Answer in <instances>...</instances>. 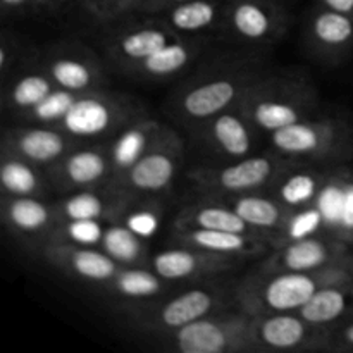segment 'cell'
<instances>
[{"label": "cell", "mask_w": 353, "mask_h": 353, "mask_svg": "<svg viewBox=\"0 0 353 353\" xmlns=\"http://www.w3.org/2000/svg\"><path fill=\"white\" fill-rule=\"evenodd\" d=\"M268 72L264 62L250 57L221 61L196 72L176 88L168 109L176 121L193 130L210 117L238 109L245 93Z\"/></svg>", "instance_id": "6da1fadb"}, {"label": "cell", "mask_w": 353, "mask_h": 353, "mask_svg": "<svg viewBox=\"0 0 353 353\" xmlns=\"http://www.w3.org/2000/svg\"><path fill=\"white\" fill-rule=\"evenodd\" d=\"M353 281L352 261L338 262L319 271H262L247 276L234 290L238 309L250 316L299 312L314 293L330 285Z\"/></svg>", "instance_id": "7a4b0ae2"}, {"label": "cell", "mask_w": 353, "mask_h": 353, "mask_svg": "<svg viewBox=\"0 0 353 353\" xmlns=\"http://www.w3.org/2000/svg\"><path fill=\"white\" fill-rule=\"evenodd\" d=\"M317 90L303 74L265 72L241 99L238 110L257 133L274 131L316 116Z\"/></svg>", "instance_id": "3957f363"}, {"label": "cell", "mask_w": 353, "mask_h": 353, "mask_svg": "<svg viewBox=\"0 0 353 353\" xmlns=\"http://www.w3.org/2000/svg\"><path fill=\"white\" fill-rule=\"evenodd\" d=\"M271 152L295 164L334 162L353 154V126L343 117H309L269 134Z\"/></svg>", "instance_id": "277c9868"}, {"label": "cell", "mask_w": 353, "mask_h": 353, "mask_svg": "<svg viewBox=\"0 0 353 353\" xmlns=\"http://www.w3.org/2000/svg\"><path fill=\"white\" fill-rule=\"evenodd\" d=\"M296 165L274 152L230 161L219 165H200L188 172L190 181L202 195L230 196L271 190L274 183Z\"/></svg>", "instance_id": "5b68a950"}, {"label": "cell", "mask_w": 353, "mask_h": 353, "mask_svg": "<svg viewBox=\"0 0 353 353\" xmlns=\"http://www.w3.org/2000/svg\"><path fill=\"white\" fill-rule=\"evenodd\" d=\"M252 316L245 310H219L168 333L179 353H254Z\"/></svg>", "instance_id": "8992f818"}, {"label": "cell", "mask_w": 353, "mask_h": 353, "mask_svg": "<svg viewBox=\"0 0 353 353\" xmlns=\"http://www.w3.org/2000/svg\"><path fill=\"white\" fill-rule=\"evenodd\" d=\"M140 114V109L131 99L100 88L79 93L78 100L59 128L78 141L97 140L114 137L121 128Z\"/></svg>", "instance_id": "52a82bcc"}, {"label": "cell", "mask_w": 353, "mask_h": 353, "mask_svg": "<svg viewBox=\"0 0 353 353\" xmlns=\"http://www.w3.org/2000/svg\"><path fill=\"white\" fill-rule=\"evenodd\" d=\"M185 161V147L181 138L169 128L154 141L143 157L112 185L131 196L155 195L172 186Z\"/></svg>", "instance_id": "ba28073f"}, {"label": "cell", "mask_w": 353, "mask_h": 353, "mask_svg": "<svg viewBox=\"0 0 353 353\" xmlns=\"http://www.w3.org/2000/svg\"><path fill=\"white\" fill-rule=\"evenodd\" d=\"M254 352L330 350L331 327L310 324L299 312H271L252 316Z\"/></svg>", "instance_id": "9c48e42d"}, {"label": "cell", "mask_w": 353, "mask_h": 353, "mask_svg": "<svg viewBox=\"0 0 353 353\" xmlns=\"http://www.w3.org/2000/svg\"><path fill=\"white\" fill-rule=\"evenodd\" d=\"M224 30L241 43H278L288 30V14L276 0H228Z\"/></svg>", "instance_id": "30bf717a"}, {"label": "cell", "mask_w": 353, "mask_h": 353, "mask_svg": "<svg viewBox=\"0 0 353 353\" xmlns=\"http://www.w3.org/2000/svg\"><path fill=\"white\" fill-rule=\"evenodd\" d=\"M54 190L64 193L112 185L114 169L107 148L76 145L47 171Z\"/></svg>", "instance_id": "8fae6325"}, {"label": "cell", "mask_w": 353, "mask_h": 353, "mask_svg": "<svg viewBox=\"0 0 353 353\" xmlns=\"http://www.w3.org/2000/svg\"><path fill=\"white\" fill-rule=\"evenodd\" d=\"M226 303V293L216 286H195L148 310L143 326L168 334L209 314L224 310Z\"/></svg>", "instance_id": "7c38bea8"}, {"label": "cell", "mask_w": 353, "mask_h": 353, "mask_svg": "<svg viewBox=\"0 0 353 353\" xmlns=\"http://www.w3.org/2000/svg\"><path fill=\"white\" fill-rule=\"evenodd\" d=\"M240 259L214 254L202 248L178 245L159 252L148 261V268L168 283L196 281L233 271Z\"/></svg>", "instance_id": "4fadbf2b"}, {"label": "cell", "mask_w": 353, "mask_h": 353, "mask_svg": "<svg viewBox=\"0 0 353 353\" xmlns=\"http://www.w3.org/2000/svg\"><path fill=\"white\" fill-rule=\"evenodd\" d=\"M347 241L338 236H314L286 241L261 264L262 271H319L348 261Z\"/></svg>", "instance_id": "5bb4252c"}, {"label": "cell", "mask_w": 353, "mask_h": 353, "mask_svg": "<svg viewBox=\"0 0 353 353\" xmlns=\"http://www.w3.org/2000/svg\"><path fill=\"white\" fill-rule=\"evenodd\" d=\"M43 69L55 86L76 93L93 92L105 86V71L100 59L85 45L64 43L48 52Z\"/></svg>", "instance_id": "9a60e30c"}, {"label": "cell", "mask_w": 353, "mask_h": 353, "mask_svg": "<svg viewBox=\"0 0 353 353\" xmlns=\"http://www.w3.org/2000/svg\"><path fill=\"white\" fill-rule=\"evenodd\" d=\"M78 143V140L59 126L28 124L6 130L2 150L19 155L31 164L48 171Z\"/></svg>", "instance_id": "2e32d148"}, {"label": "cell", "mask_w": 353, "mask_h": 353, "mask_svg": "<svg viewBox=\"0 0 353 353\" xmlns=\"http://www.w3.org/2000/svg\"><path fill=\"white\" fill-rule=\"evenodd\" d=\"M155 17V16H154ZM183 34L174 33L161 19H148L123 26L107 40V54L123 71L130 72L134 65L164 48Z\"/></svg>", "instance_id": "e0dca14e"}, {"label": "cell", "mask_w": 353, "mask_h": 353, "mask_svg": "<svg viewBox=\"0 0 353 353\" xmlns=\"http://www.w3.org/2000/svg\"><path fill=\"white\" fill-rule=\"evenodd\" d=\"M2 221L10 234L24 241H43L45 247L61 224L55 203L41 196L3 195Z\"/></svg>", "instance_id": "ac0fdd59"}, {"label": "cell", "mask_w": 353, "mask_h": 353, "mask_svg": "<svg viewBox=\"0 0 353 353\" xmlns=\"http://www.w3.org/2000/svg\"><path fill=\"white\" fill-rule=\"evenodd\" d=\"M305 43L321 61H345L353 52V16L316 6L307 17Z\"/></svg>", "instance_id": "d6986e66"}, {"label": "cell", "mask_w": 353, "mask_h": 353, "mask_svg": "<svg viewBox=\"0 0 353 353\" xmlns=\"http://www.w3.org/2000/svg\"><path fill=\"white\" fill-rule=\"evenodd\" d=\"M192 131L205 147L228 161L254 154V134L257 131L238 109L217 114Z\"/></svg>", "instance_id": "ffe728a7"}, {"label": "cell", "mask_w": 353, "mask_h": 353, "mask_svg": "<svg viewBox=\"0 0 353 353\" xmlns=\"http://www.w3.org/2000/svg\"><path fill=\"white\" fill-rule=\"evenodd\" d=\"M45 257L54 268L81 281L105 285L116 276L121 265L102 248L54 241L45 247Z\"/></svg>", "instance_id": "44dd1931"}, {"label": "cell", "mask_w": 353, "mask_h": 353, "mask_svg": "<svg viewBox=\"0 0 353 353\" xmlns=\"http://www.w3.org/2000/svg\"><path fill=\"white\" fill-rule=\"evenodd\" d=\"M134 196L112 188H90L68 193L62 200L55 203L59 219H99L103 223H117L124 217L126 210L133 203Z\"/></svg>", "instance_id": "7402d4cb"}, {"label": "cell", "mask_w": 353, "mask_h": 353, "mask_svg": "<svg viewBox=\"0 0 353 353\" xmlns=\"http://www.w3.org/2000/svg\"><path fill=\"white\" fill-rule=\"evenodd\" d=\"M164 128V124L159 121L140 114L131 119L126 126L121 128L114 137H110L109 147L105 148L114 169L112 185L143 157L145 152L161 137Z\"/></svg>", "instance_id": "603a6c76"}, {"label": "cell", "mask_w": 353, "mask_h": 353, "mask_svg": "<svg viewBox=\"0 0 353 353\" xmlns=\"http://www.w3.org/2000/svg\"><path fill=\"white\" fill-rule=\"evenodd\" d=\"M217 199L230 205L248 226L254 228L262 236L269 238L274 245L278 243L279 233L292 212L278 199L272 195H264L262 192L217 196Z\"/></svg>", "instance_id": "cb8c5ba5"}, {"label": "cell", "mask_w": 353, "mask_h": 353, "mask_svg": "<svg viewBox=\"0 0 353 353\" xmlns=\"http://www.w3.org/2000/svg\"><path fill=\"white\" fill-rule=\"evenodd\" d=\"M174 240L178 245L202 248L214 254L230 255L240 261L250 257H259L265 252V245L271 243L265 238L254 234L233 233V231H214V230H172Z\"/></svg>", "instance_id": "d4e9b609"}, {"label": "cell", "mask_w": 353, "mask_h": 353, "mask_svg": "<svg viewBox=\"0 0 353 353\" xmlns=\"http://www.w3.org/2000/svg\"><path fill=\"white\" fill-rule=\"evenodd\" d=\"M172 230L233 231V233H245L254 234V236L259 238H265L261 233H257L254 228L248 226L223 200L210 195H203V200L192 203V205H186L176 216ZM265 240H269V238H265Z\"/></svg>", "instance_id": "484cf974"}, {"label": "cell", "mask_w": 353, "mask_h": 353, "mask_svg": "<svg viewBox=\"0 0 353 353\" xmlns=\"http://www.w3.org/2000/svg\"><path fill=\"white\" fill-rule=\"evenodd\" d=\"M226 3L228 0H188L169 7L164 12L155 14V17L174 33L195 38L224 26Z\"/></svg>", "instance_id": "4316f807"}, {"label": "cell", "mask_w": 353, "mask_h": 353, "mask_svg": "<svg viewBox=\"0 0 353 353\" xmlns=\"http://www.w3.org/2000/svg\"><path fill=\"white\" fill-rule=\"evenodd\" d=\"M290 168L272 186V196L278 199L288 210L314 205L326 186L331 172L316 171L310 168Z\"/></svg>", "instance_id": "83f0119b"}, {"label": "cell", "mask_w": 353, "mask_h": 353, "mask_svg": "<svg viewBox=\"0 0 353 353\" xmlns=\"http://www.w3.org/2000/svg\"><path fill=\"white\" fill-rule=\"evenodd\" d=\"M200 50H202V43L193 37H179L150 55L147 61L134 65L130 72L148 79L174 78L193 64Z\"/></svg>", "instance_id": "f1b7e54d"}, {"label": "cell", "mask_w": 353, "mask_h": 353, "mask_svg": "<svg viewBox=\"0 0 353 353\" xmlns=\"http://www.w3.org/2000/svg\"><path fill=\"white\" fill-rule=\"evenodd\" d=\"M0 185L3 195L41 196V199L47 195L52 186L45 169L6 150H2L0 155Z\"/></svg>", "instance_id": "f546056e"}, {"label": "cell", "mask_w": 353, "mask_h": 353, "mask_svg": "<svg viewBox=\"0 0 353 353\" xmlns=\"http://www.w3.org/2000/svg\"><path fill=\"white\" fill-rule=\"evenodd\" d=\"M299 314L316 326H338L341 321L353 316V281L324 286L314 293L312 299L299 310Z\"/></svg>", "instance_id": "4dcf8cb0"}, {"label": "cell", "mask_w": 353, "mask_h": 353, "mask_svg": "<svg viewBox=\"0 0 353 353\" xmlns=\"http://www.w3.org/2000/svg\"><path fill=\"white\" fill-rule=\"evenodd\" d=\"M54 88L55 83L52 81L43 68L16 72L12 74V78L3 81V109L23 117Z\"/></svg>", "instance_id": "1f68e13d"}, {"label": "cell", "mask_w": 353, "mask_h": 353, "mask_svg": "<svg viewBox=\"0 0 353 353\" xmlns=\"http://www.w3.org/2000/svg\"><path fill=\"white\" fill-rule=\"evenodd\" d=\"M165 279L145 265H121L109 283L103 285L114 295L128 300H147L161 295Z\"/></svg>", "instance_id": "d6a6232c"}, {"label": "cell", "mask_w": 353, "mask_h": 353, "mask_svg": "<svg viewBox=\"0 0 353 353\" xmlns=\"http://www.w3.org/2000/svg\"><path fill=\"white\" fill-rule=\"evenodd\" d=\"M100 248L119 265H145L148 262L147 240L121 221L107 224Z\"/></svg>", "instance_id": "836d02e7"}, {"label": "cell", "mask_w": 353, "mask_h": 353, "mask_svg": "<svg viewBox=\"0 0 353 353\" xmlns=\"http://www.w3.org/2000/svg\"><path fill=\"white\" fill-rule=\"evenodd\" d=\"M79 93L71 90L55 86L38 105H34L30 112L24 114V119L30 124H47V126H59L62 123L71 107L78 100Z\"/></svg>", "instance_id": "e575fe53"}, {"label": "cell", "mask_w": 353, "mask_h": 353, "mask_svg": "<svg viewBox=\"0 0 353 353\" xmlns=\"http://www.w3.org/2000/svg\"><path fill=\"white\" fill-rule=\"evenodd\" d=\"M109 223H103L99 219H71L62 221L55 230L54 241H64V243L81 245V247H99L102 243L105 226Z\"/></svg>", "instance_id": "d590c367"}, {"label": "cell", "mask_w": 353, "mask_h": 353, "mask_svg": "<svg viewBox=\"0 0 353 353\" xmlns=\"http://www.w3.org/2000/svg\"><path fill=\"white\" fill-rule=\"evenodd\" d=\"M324 228H326L324 226V216L316 203L309 207H302V209H295L290 212L288 219H286L285 226L279 233L276 247L286 243V241L302 240V238L319 234L321 231H324Z\"/></svg>", "instance_id": "8d00e7d4"}, {"label": "cell", "mask_w": 353, "mask_h": 353, "mask_svg": "<svg viewBox=\"0 0 353 353\" xmlns=\"http://www.w3.org/2000/svg\"><path fill=\"white\" fill-rule=\"evenodd\" d=\"M133 203L126 210L121 223L126 224L138 236H141L143 240H148V238H152L157 233L159 226H161L162 209L159 205H152V203H141V205H138L134 209Z\"/></svg>", "instance_id": "74e56055"}, {"label": "cell", "mask_w": 353, "mask_h": 353, "mask_svg": "<svg viewBox=\"0 0 353 353\" xmlns=\"http://www.w3.org/2000/svg\"><path fill=\"white\" fill-rule=\"evenodd\" d=\"M338 236L343 241H350L353 238V174H347V183H345L343 217H341Z\"/></svg>", "instance_id": "f35d334b"}, {"label": "cell", "mask_w": 353, "mask_h": 353, "mask_svg": "<svg viewBox=\"0 0 353 353\" xmlns=\"http://www.w3.org/2000/svg\"><path fill=\"white\" fill-rule=\"evenodd\" d=\"M330 350L345 352L353 350V321L341 323L338 326L331 327Z\"/></svg>", "instance_id": "ab89813d"}, {"label": "cell", "mask_w": 353, "mask_h": 353, "mask_svg": "<svg viewBox=\"0 0 353 353\" xmlns=\"http://www.w3.org/2000/svg\"><path fill=\"white\" fill-rule=\"evenodd\" d=\"M21 52V47L9 38V34L3 33L2 34V45H0V71H2L3 81L9 78V72L12 69L14 74V64H16V57L17 54Z\"/></svg>", "instance_id": "60d3db41"}, {"label": "cell", "mask_w": 353, "mask_h": 353, "mask_svg": "<svg viewBox=\"0 0 353 353\" xmlns=\"http://www.w3.org/2000/svg\"><path fill=\"white\" fill-rule=\"evenodd\" d=\"M147 2L148 0H110L103 16L110 17V19H117V17L138 12Z\"/></svg>", "instance_id": "b9f144b4"}, {"label": "cell", "mask_w": 353, "mask_h": 353, "mask_svg": "<svg viewBox=\"0 0 353 353\" xmlns=\"http://www.w3.org/2000/svg\"><path fill=\"white\" fill-rule=\"evenodd\" d=\"M188 2V0H148L143 7H141L138 12L147 14V16H155V14H161L164 10H168L169 7L178 6V3Z\"/></svg>", "instance_id": "7bdbcfd3"}, {"label": "cell", "mask_w": 353, "mask_h": 353, "mask_svg": "<svg viewBox=\"0 0 353 353\" xmlns=\"http://www.w3.org/2000/svg\"><path fill=\"white\" fill-rule=\"evenodd\" d=\"M316 3L326 7V9L353 16V0H316Z\"/></svg>", "instance_id": "ee69618b"}, {"label": "cell", "mask_w": 353, "mask_h": 353, "mask_svg": "<svg viewBox=\"0 0 353 353\" xmlns=\"http://www.w3.org/2000/svg\"><path fill=\"white\" fill-rule=\"evenodd\" d=\"M37 2L38 0H0V6H2L3 16H7V14L19 12V10L26 9Z\"/></svg>", "instance_id": "f6af8a7d"}, {"label": "cell", "mask_w": 353, "mask_h": 353, "mask_svg": "<svg viewBox=\"0 0 353 353\" xmlns=\"http://www.w3.org/2000/svg\"><path fill=\"white\" fill-rule=\"evenodd\" d=\"M109 3L110 0H90V7H92L95 12H100V14H105Z\"/></svg>", "instance_id": "bcb514c9"}, {"label": "cell", "mask_w": 353, "mask_h": 353, "mask_svg": "<svg viewBox=\"0 0 353 353\" xmlns=\"http://www.w3.org/2000/svg\"><path fill=\"white\" fill-rule=\"evenodd\" d=\"M71 2V0H38L37 3H43V6L55 7V6H64V3Z\"/></svg>", "instance_id": "7dc6e473"}, {"label": "cell", "mask_w": 353, "mask_h": 353, "mask_svg": "<svg viewBox=\"0 0 353 353\" xmlns=\"http://www.w3.org/2000/svg\"><path fill=\"white\" fill-rule=\"evenodd\" d=\"M350 261H352V265H353V259L352 257H350Z\"/></svg>", "instance_id": "c3c4849f"}, {"label": "cell", "mask_w": 353, "mask_h": 353, "mask_svg": "<svg viewBox=\"0 0 353 353\" xmlns=\"http://www.w3.org/2000/svg\"><path fill=\"white\" fill-rule=\"evenodd\" d=\"M350 243H353V238H352V240H350Z\"/></svg>", "instance_id": "681fc988"}]
</instances>
